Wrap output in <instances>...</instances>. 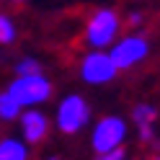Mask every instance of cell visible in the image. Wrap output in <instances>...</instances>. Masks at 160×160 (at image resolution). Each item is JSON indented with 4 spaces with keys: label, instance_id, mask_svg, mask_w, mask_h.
Wrapping results in <instances>:
<instances>
[{
    "label": "cell",
    "instance_id": "obj_1",
    "mask_svg": "<svg viewBox=\"0 0 160 160\" xmlns=\"http://www.w3.org/2000/svg\"><path fill=\"white\" fill-rule=\"evenodd\" d=\"M8 93L21 106H36L44 103L52 96V83L39 72V75H16V80L8 85Z\"/></svg>",
    "mask_w": 160,
    "mask_h": 160
},
{
    "label": "cell",
    "instance_id": "obj_2",
    "mask_svg": "<svg viewBox=\"0 0 160 160\" xmlns=\"http://www.w3.org/2000/svg\"><path fill=\"white\" fill-rule=\"evenodd\" d=\"M116 34H119V16L111 11V8L96 11L91 16V21H88V26H85V42L93 49L111 47Z\"/></svg>",
    "mask_w": 160,
    "mask_h": 160
},
{
    "label": "cell",
    "instance_id": "obj_3",
    "mask_svg": "<svg viewBox=\"0 0 160 160\" xmlns=\"http://www.w3.org/2000/svg\"><path fill=\"white\" fill-rule=\"evenodd\" d=\"M88 119H91V106L85 103L83 96H65L57 106V129L65 134H75L80 132Z\"/></svg>",
    "mask_w": 160,
    "mask_h": 160
},
{
    "label": "cell",
    "instance_id": "obj_4",
    "mask_svg": "<svg viewBox=\"0 0 160 160\" xmlns=\"http://www.w3.org/2000/svg\"><path fill=\"white\" fill-rule=\"evenodd\" d=\"M119 72V67L114 62L111 52H101V49H96V52L85 54L83 62H80V78L85 80V83L91 85H103L108 80H114Z\"/></svg>",
    "mask_w": 160,
    "mask_h": 160
},
{
    "label": "cell",
    "instance_id": "obj_5",
    "mask_svg": "<svg viewBox=\"0 0 160 160\" xmlns=\"http://www.w3.org/2000/svg\"><path fill=\"white\" fill-rule=\"evenodd\" d=\"M124 137H127L124 119L122 116H103L101 122L93 127L91 142H93V150H96V155H98V152H108V150L122 147Z\"/></svg>",
    "mask_w": 160,
    "mask_h": 160
},
{
    "label": "cell",
    "instance_id": "obj_6",
    "mask_svg": "<svg viewBox=\"0 0 160 160\" xmlns=\"http://www.w3.org/2000/svg\"><path fill=\"white\" fill-rule=\"evenodd\" d=\"M147 52H150V44L142 36H127V39H122V42H116L111 47V57H114L119 70L134 67L137 62H142L147 57Z\"/></svg>",
    "mask_w": 160,
    "mask_h": 160
},
{
    "label": "cell",
    "instance_id": "obj_7",
    "mask_svg": "<svg viewBox=\"0 0 160 160\" xmlns=\"http://www.w3.org/2000/svg\"><path fill=\"white\" fill-rule=\"evenodd\" d=\"M21 129H23V137H26V142H42V139L47 137L49 132V122H47V116L42 111H23L21 114Z\"/></svg>",
    "mask_w": 160,
    "mask_h": 160
},
{
    "label": "cell",
    "instance_id": "obj_8",
    "mask_svg": "<svg viewBox=\"0 0 160 160\" xmlns=\"http://www.w3.org/2000/svg\"><path fill=\"white\" fill-rule=\"evenodd\" d=\"M0 160H28V150L21 139L8 137L0 142Z\"/></svg>",
    "mask_w": 160,
    "mask_h": 160
},
{
    "label": "cell",
    "instance_id": "obj_9",
    "mask_svg": "<svg viewBox=\"0 0 160 160\" xmlns=\"http://www.w3.org/2000/svg\"><path fill=\"white\" fill-rule=\"evenodd\" d=\"M21 103L16 101V98L8 93V91H3L0 93V119H3V122H13V119H21Z\"/></svg>",
    "mask_w": 160,
    "mask_h": 160
},
{
    "label": "cell",
    "instance_id": "obj_10",
    "mask_svg": "<svg viewBox=\"0 0 160 160\" xmlns=\"http://www.w3.org/2000/svg\"><path fill=\"white\" fill-rule=\"evenodd\" d=\"M132 116H134L137 127H152L155 116H158V108H155V106H150V103H139V106H134Z\"/></svg>",
    "mask_w": 160,
    "mask_h": 160
},
{
    "label": "cell",
    "instance_id": "obj_11",
    "mask_svg": "<svg viewBox=\"0 0 160 160\" xmlns=\"http://www.w3.org/2000/svg\"><path fill=\"white\" fill-rule=\"evenodd\" d=\"M16 39V26L8 16H0V44H11Z\"/></svg>",
    "mask_w": 160,
    "mask_h": 160
},
{
    "label": "cell",
    "instance_id": "obj_12",
    "mask_svg": "<svg viewBox=\"0 0 160 160\" xmlns=\"http://www.w3.org/2000/svg\"><path fill=\"white\" fill-rule=\"evenodd\" d=\"M39 72H42V65L36 59H31V57H23L16 65V75H39Z\"/></svg>",
    "mask_w": 160,
    "mask_h": 160
},
{
    "label": "cell",
    "instance_id": "obj_13",
    "mask_svg": "<svg viewBox=\"0 0 160 160\" xmlns=\"http://www.w3.org/2000/svg\"><path fill=\"white\" fill-rule=\"evenodd\" d=\"M127 158V150L124 147H116V150H108V152H98L96 160H124Z\"/></svg>",
    "mask_w": 160,
    "mask_h": 160
},
{
    "label": "cell",
    "instance_id": "obj_14",
    "mask_svg": "<svg viewBox=\"0 0 160 160\" xmlns=\"http://www.w3.org/2000/svg\"><path fill=\"white\" fill-rule=\"evenodd\" d=\"M129 23H132V26L142 23V13H129Z\"/></svg>",
    "mask_w": 160,
    "mask_h": 160
},
{
    "label": "cell",
    "instance_id": "obj_15",
    "mask_svg": "<svg viewBox=\"0 0 160 160\" xmlns=\"http://www.w3.org/2000/svg\"><path fill=\"white\" fill-rule=\"evenodd\" d=\"M13 3H23V0H13Z\"/></svg>",
    "mask_w": 160,
    "mask_h": 160
},
{
    "label": "cell",
    "instance_id": "obj_16",
    "mask_svg": "<svg viewBox=\"0 0 160 160\" xmlns=\"http://www.w3.org/2000/svg\"><path fill=\"white\" fill-rule=\"evenodd\" d=\"M47 160H57V158H47Z\"/></svg>",
    "mask_w": 160,
    "mask_h": 160
},
{
    "label": "cell",
    "instance_id": "obj_17",
    "mask_svg": "<svg viewBox=\"0 0 160 160\" xmlns=\"http://www.w3.org/2000/svg\"><path fill=\"white\" fill-rule=\"evenodd\" d=\"M152 160H160V155H158V158H152Z\"/></svg>",
    "mask_w": 160,
    "mask_h": 160
}]
</instances>
